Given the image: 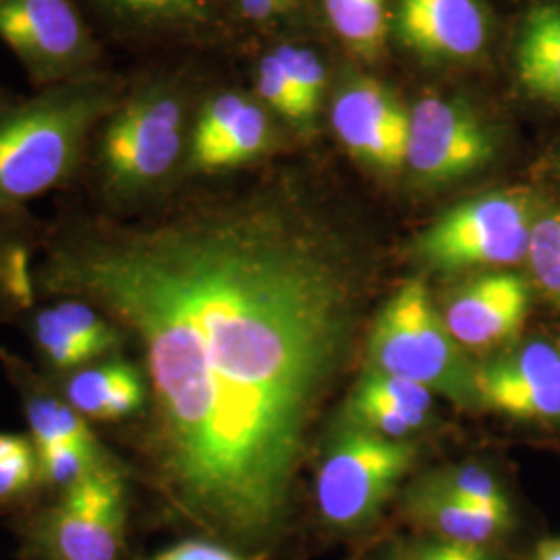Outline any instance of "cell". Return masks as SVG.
<instances>
[{"label":"cell","instance_id":"obj_30","mask_svg":"<svg viewBox=\"0 0 560 560\" xmlns=\"http://www.w3.org/2000/svg\"><path fill=\"white\" fill-rule=\"evenodd\" d=\"M148 560H261V557H249L219 541L198 538L179 541Z\"/></svg>","mask_w":560,"mask_h":560},{"label":"cell","instance_id":"obj_34","mask_svg":"<svg viewBox=\"0 0 560 560\" xmlns=\"http://www.w3.org/2000/svg\"><path fill=\"white\" fill-rule=\"evenodd\" d=\"M536 560H560V540L541 541Z\"/></svg>","mask_w":560,"mask_h":560},{"label":"cell","instance_id":"obj_32","mask_svg":"<svg viewBox=\"0 0 560 560\" xmlns=\"http://www.w3.org/2000/svg\"><path fill=\"white\" fill-rule=\"evenodd\" d=\"M293 0H231L237 15L252 23H266L279 18Z\"/></svg>","mask_w":560,"mask_h":560},{"label":"cell","instance_id":"obj_14","mask_svg":"<svg viewBox=\"0 0 560 560\" xmlns=\"http://www.w3.org/2000/svg\"><path fill=\"white\" fill-rule=\"evenodd\" d=\"M104 44L203 36L219 25L217 0H78Z\"/></svg>","mask_w":560,"mask_h":560},{"label":"cell","instance_id":"obj_9","mask_svg":"<svg viewBox=\"0 0 560 560\" xmlns=\"http://www.w3.org/2000/svg\"><path fill=\"white\" fill-rule=\"evenodd\" d=\"M494 129L465 104L428 96L409 113L405 166L425 183H448L471 175L494 159Z\"/></svg>","mask_w":560,"mask_h":560},{"label":"cell","instance_id":"obj_31","mask_svg":"<svg viewBox=\"0 0 560 560\" xmlns=\"http://www.w3.org/2000/svg\"><path fill=\"white\" fill-rule=\"evenodd\" d=\"M405 560H488L480 546H465L453 541H428L407 550Z\"/></svg>","mask_w":560,"mask_h":560},{"label":"cell","instance_id":"obj_25","mask_svg":"<svg viewBox=\"0 0 560 560\" xmlns=\"http://www.w3.org/2000/svg\"><path fill=\"white\" fill-rule=\"evenodd\" d=\"M525 261L541 298L560 310V208L538 210Z\"/></svg>","mask_w":560,"mask_h":560},{"label":"cell","instance_id":"obj_4","mask_svg":"<svg viewBox=\"0 0 560 560\" xmlns=\"http://www.w3.org/2000/svg\"><path fill=\"white\" fill-rule=\"evenodd\" d=\"M372 372L416 382L463 409L480 407L476 368L451 337L421 280H411L382 307L372 326Z\"/></svg>","mask_w":560,"mask_h":560},{"label":"cell","instance_id":"obj_29","mask_svg":"<svg viewBox=\"0 0 560 560\" xmlns=\"http://www.w3.org/2000/svg\"><path fill=\"white\" fill-rule=\"evenodd\" d=\"M36 490H40V476L34 444L9 459L0 460V509L30 501Z\"/></svg>","mask_w":560,"mask_h":560},{"label":"cell","instance_id":"obj_12","mask_svg":"<svg viewBox=\"0 0 560 560\" xmlns=\"http://www.w3.org/2000/svg\"><path fill=\"white\" fill-rule=\"evenodd\" d=\"M332 127L361 162L382 173H395L405 166L409 113L381 83H349L332 106Z\"/></svg>","mask_w":560,"mask_h":560},{"label":"cell","instance_id":"obj_10","mask_svg":"<svg viewBox=\"0 0 560 560\" xmlns=\"http://www.w3.org/2000/svg\"><path fill=\"white\" fill-rule=\"evenodd\" d=\"M480 407L560 428V340H529L476 368Z\"/></svg>","mask_w":560,"mask_h":560},{"label":"cell","instance_id":"obj_6","mask_svg":"<svg viewBox=\"0 0 560 560\" xmlns=\"http://www.w3.org/2000/svg\"><path fill=\"white\" fill-rule=\"evenodd\" d=\"M536 214L527 191L486 194L430 224L418 237L416 254L436 272L511 266L527 258Z\"/></svg>","mask_w":560,"mask_h":560},{"label":"cell","instance_id":"obj_26","mask_svg":"<svg viewBox=\"0 0 560 560\" xmlns=\"http://www.w3.org/2000/svg\"><path fill=\"white\" fill-rule=\"evenodd\" d=\"M430 480L434 481L446 494L467 502L476 509L501 513V515H513L511 502H509L501 481L483 467H478V465L451 467L442 474L432 476Z\"/></svg>","mask_w":560,"mask_h":560},{"label":"cell","instance_id":"obj_27","mask_svg":"<svg viewBox=\"0 0 560 560\" xmlns=\"http://www.w3.org/2000/svg\"><path fill=\"white\" fill-rule=\"evenodd\" d=\"M272 57L279 60L287 80L300 96L307 119H312L326 88V71L320 59L312 50L293 44H280L272 50Z\"/></svg>","mask_w":560,"mask_h":560},{"label":"cell","instance_id":"obj_17","mask_svg":"<svg viewBox=\"0 0 560 560\" xmlns=\"http://www.w3.org/2000/svg\"><path fill=\"white\" fill-rule=\"evenodd\" d=\"M0 361L9 381L13 382L20 395L23 416L30 428V439L36 448L75 442V444H98L90 421L62 399L59 388L46 374H38L25 361L0 349Z\"/></svg>","mask_w":560,"mask_h":560},{"label":"cell","instance_id":"obj_19","mask_svg":"<svg viewBox=\"0 0 560 560\" xmlns=\"http://www.w3.org/2000/svg\"><path fill=\"white\" fill-rule=\"evenodd\" d=\"M515 73L534 101L560 106V4L541 2L521 21Z\"/></svg>","mask_w":560,"mask_h":560},{"label":"cell","instance_id":"obj_7","mask_svg":"<svg viewBox=\"0 0 560 560\" xmlns=\"http://www.w3.org/2000/svg\"><path fill=\"white\" fill-rule=\"evenodd\" d=\"M0 40L34 90L110 69L106 44L78 0H0Z\"/></svg>","mask_w":560,"mask_h":560},{"label":"cell","instance_id":"obj_35","mask_svg":"<svg viewBox=\"0 0 560 560\" xmlns=\"http://www.w3.org/2000/svg\"><path fill=\"white\" fill-rule=\"evenodd\" d=\"M11 96H13V94H11V92H7V90H4V88H0V104H2V102L9 101V98H11Z\"/></svg>","mask_w":560,"mask_h":560},{"label":"cell","instance_id":"obj_5","mask_svg":"<svg viewBox=\"0 0 560 560\" xmlns=\"http://www.w3.org/2000/svg\"><path fill=\"white\" fill-rule=\"evenodd\" d=\"M131 469L122 459L96 467L23 525L34 560H120L129 525Z\"/></svg>","mask_w":560,"mask_h":560},{"label":"cell","instance_id":"obj_11","mask_svg":"<svg viewBox=\"0 0 560 560\" xmlns=\"http://www.w3.org/2000/svg\"><path fill=\"white\" fill-rule=\"evenodd\" d=\"M272 143V122L261 101L241 90L201 98L189 138L187 173L219 175L258 161Z\"/></svg>","mask_w":560,"mask_h":560},{"label":"cell","instance_id":"obj_21","mask_svg":"<svg viewBox=\"0 0 560 560\" xmlns=\"http://www.w3.org/2000/svg\"><path fill=\"white\" fill-rule=\"evenodd\" d=\"M25 320L30 339L40 358L42 368L46 370V376L59 378L96 361L80 340L69 332L50 301L40 307H34L25 316Z\"/></svg>","mask_w":560,"mask_h":560},{"label":"cell","instance_id":"obj_8","mask_svg":"<svg viewBox=\"0 0 560 560\" xmlns=\"http://www.w3.org/2000/svg\"><path fill=\"white\" fill-rule=\"evenodd\" d=\"M416 457L413 444L351 423L328 448L316 478V502L335 529H360L378 517Z\"/></svg>","mask_w":560,"mask_h":560},{"label":"cell","instance_id":"obj_1","mask_svg":"<svg viewBox=\"0 0 560 560\" xmlns=\"http://www.w3.org/2000/svg\"><path fill=\"white\" fill-rule=\"evenodd\" d=\"M36 291L88 301L138 349L131 476L162 513L264 557L360 324L353 243L277 183L136 217L69 206L44 222Z\"/></svg>","mask_w":560,"mask_h":560},{"label":"cell","instance_id":"obj_22","mask_svg":"<svg viewBox=\"0 0 560 560\" xmlns=\"http://www.w3.org/2000/svg\"><path fill=\"white\" fill-rule=\"evenodd\" d=\"M340 40L360 57H376L386 36V0H324Z\"/></svg>","mask_w":560,"mask_h":560},{"label":"cell","instance_id":"obj_33","mask_svg":"<svg viewBox=\"0 0 560 560\" xmlns=\"http://www.w3.org/2000/svg\"><path fill=\"white\" fill-rule=\"evenodd\" d=\"M30 444H34L30 436L13 434V432H0V460L18 455L23 448H27Z\"/></svg>","mask_w":560,"mask_h":560},{"label":"cell","instance_id":"obj_28","mask_svg":"<svg viewBox=\"0 0 560 560\" xmlns=\"http://www.w3.org/2000/svg\"><path fill=\"white\" fill-rule=\"evenodd\" d=\"M256 92L264 106L279 113L280 117L289 120L305 122L307 115L301 104L300 96L291 81L287 80L279 60L272 57V52L264 55L256 67Z\"/></svg>","mask_w":560,"mask_h":560},{"label":"cell","instance_id":"obj_18","mask_svg":"<svg viewBox=\"0 0 560 560\" xmlns=\"http://www.w3.org/2000/svg\"><path fill=\"white\" fill-rule=\"evenodd\" d=\"M42 237L44 222L30 208H0V324L25 318L36 307Z\"/></svg>","mask_w":560,"mask_h":560},{"label":"cell","instance_id":"obj_3","mask_svg":"<svg viewBox=\"0 0 560 560\" xmlns=\"http://www.w3.org/2000/svg\"><path fill=\"white\" fill-rule=\"evenodd\" d=\"M127 73L104 69L0 104V208L21 210L83 177L102 120Z\"/></svg>","mask_w":560,"mask_h":560},{"label":"cell","instance_id":"obj_24","mask_svg":"<svg viewBox=\"0 0 560 560\" xmlns=\"http://www.w3.org/2000/svg\"><path fill=\"white\" fill-rule=\"evenodd\" d=\"M351 400L393 409L400 416H405L407 420L413 421L421 430L432 416L434 393L416 382L402 381V378L368 370Z\"/></svg>","mask_w":560,"mask_h":560},{"label":"cell","instance_id":"obj_2","mask_svg":"<svg viewBox=\"0 0 560 560\" xmlns=\"http://www.w3.org/2000/svg\"><path fill=\"white\" fill-rule=\"evenodd\" d=\"M198 104L189 88L171 75H127L115 108L102 120L83 179L88 206L136 217L159 206L187 166L189 138Z\"/></svg>","mask_w":560,"mask_h":560},{"label":"cell","instance_id":"obj_36","mask_svg":"<svg viewBox=\"0 0 560 560\" xmlns=\"http://www.w3.org/2000/svg\"><path fill=\"white\" fill-rule=\"evenodd\" d=\"M557 171H559V177H560V154H559V159H557Z\"/></svg>","mask_w":560,"mask_h":560},{"label":"cell","instance_id":"obj_13","mask_svg":"<svg viewBox=\"0 0 560 560\" xmlns=\"http://www.w3.org/2000/svg\"><path fill=\"white\" fill-rule=\"evenodd\" d=\"M529 312V282L513 272H492L469 280L442 312L460 349L486 351L513 339Z\"/></svg>","mask_w":560,"mask_h":560},{"label":"cell","instance_id":"obj_15","mask_svg":"<svg viewBox=\"0 0 560 560\" xmlns=\"http://www.w3.org/2000/svg\"><path fill=\"white\" fill-rule=\"evenodd\" d=\"M395 20L400 40L430 59H474L488 42L480 0H399Z\"/></svg>","mask_w":560,"mask_h":560},{"label":"cell","instance_id":"obj_20","mask_svg":"<svg viewBox=\"0 0 560 560\" xmlns=\"http://www.w3.org/2000/svg\"><path fill=\"white\" fill-rule=\"evenodd\" d=\"M407 509L409 515L436 534L439 540L480 548L501 538L513 523V515L476 509L446 494L430 478L409 492Z\"/></svg>","mask_w":560,"mask_h":560},{"label":"cell","instance_id":"obj_16","mask_svg":"<svg viewBox=\"0 0 560 560\" xmlns=\"http://www.w3.org/2000/svg\"><path fill=\"white\" fill-rule=\"evenodd\" d=\"M50 381L62 399L90 423L136 420L148 405V384L140 365L122 355L88 363Z\"/></svg>","mask_w":560,"mask_h":560},{"label":"cell","instance_id":"obj_23","mask_svg":"<svg viewBox=\"0 0 560 560\" xmlns=\"http://www.w3.org/2000/svg\"><path fill=\"white\" fill-rule=\"evenodd\" d=\"M36 453H38L40 490L55 492V494L78 483L81 478H85L96 467L119 459L102 442L98 444L62 442V444H50V446L36 448Z\"/></svg>","mask_w":560,"mask_h":560}]
</instances>
